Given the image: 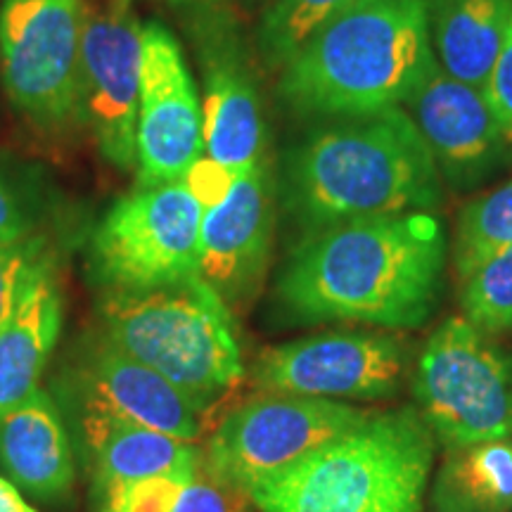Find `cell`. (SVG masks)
Listing matches in <instances>:
<instances>
[{
	"label": "cell",
	"mask_w": 512,
	"mask_h": 512,
	"mask_svg": "<svg viewBox=\"0 0 512 512\" xmlns=\"http://www.w3.org/2000/svg\"><path fill=\"white\" fill-rule=\"evenodd\" d=\"M444 264V228L427 211L342 221L299 242L275 283V304L299 325L420 328L437 311Z\"/></svg>",
	"instance_id": "6da1fadb"
},
{
	"label": "cell",
	"mask_w": 512,
	"mask_h": 512,
	"mask_svg": "<svg viewBox=\"0 0 512 512\" xmlns=\"http://www.w3.org/2000/svg\"><path fill=\"white\" fill-rule=\"evenodd\" d=\"M283 192L306 235L366 216L430 211L441 178L430 147L401 107L330 117L287 152Z\"/></svg>",
	"instance_id": "7a4b0ae2"
},
{
	"label": "cell",
	"mask_w": 512,
	"mask_h": 512,
	"mask_svg": "<svg viewBox=\"0 0 512 512\" xmlns=\"http://www.w3.org/2000/svg\"><path fill=\"white\" fill-rule=\"evenodd\" d=\"M434 64L427 0H363L313 31L278 95L299 117L377 112L406 105Z\"/></svg>",
	"instance_id": "3957f363"
},
{
	"label": "cell",
	"mask_w": 512,
	"mask_h": 512,
	"mask_svg": "<svg viewBox=\"0 0 512 512\" xmlns=\"http://www.w3.org/2000/svg\"><path fill=\"white\" fill-rule=\"evenodd\" d=\"M434 451L415 408L368 413L245 494L261 512H420Z\"/></svg>",
	"instance_id": "277c9868"
},
{
	"label": "cell",
	"mask_w": 512,
	"mask_h": 512,
	"mask_svg": "<svg viewBox=\"0 0 512 512\" xmlns=\"http://www.w3.org/2000/svg\"><path fill=\"white\" fill-rule=\"evenodd\" d=\"M100 335L209 415L245 380L228 306L200 275L152 290H107Z\"/></svg>",
	"instance_id": "5b68a950"
},
{
	"label": "cell",
	"mask_w": 512,
	"mask_h": 512,
	"mask_svg": "<svg viewBox=\"0 0 512 512\" xmlns=\"http://www.w3.org/2000/svg\"><path fill=\"white\" fill-rule=\"evenodd\" d=\"M411 387L415 411L448 451L512 439V354L463 316L432 332Z\"/></svg>",
	"instance_id": "8992f818"
},
{
	"label": "cell",
	"mask_w": 512,
	"mask_h": 512,
	"mask_svg": "<svg viewBox=\"0 0 512 512\" xmlns=\"http://www.w3.org/2000/svg\"><path fill=\"white\" fill-rule=\"evenodd\" d=\"M202 204L183 181L138 188L93 235V273L107 290H152L197 275Z\"/></svg>",
	"instance_id": "52a82bcc"
},
{
	"label": "cell",
	"mask_w": 512,
	"mask_h": 512,
	"mask_svg": "<svg viewBox=\"0 0 512 512\" xmlns=\"http://www.w3.org/2000/svg\"><path fill=\"white\" fill-rule=\"evenodd\" d=\"M342 401L264 392L226 413L204 448L202 472L242 494L366 418Z\"/></svg>",
	"instance_id": "ba28073f"
},
{
	"label": "cell",
	"mask_w": 512,
	"mask_h": 512,
	"mask_svg": "<svg viewBox=\"0 0 512 512\" xmlns=\"http://www.w3.org/2000/svg\"><path fill=\"white\" fill-rule=\"evenodd\" d=\"M83 0H3L0 64L10 98L41 126L79 117Z\"/></svg>",
	"instance_id": "9c48e42d"
},
{
	"label": "cell",
	"mask_w": 512,
	"mask_h": 512,
	"mask_svg": "<svg viewBox=\"0 0 512 512\" xmlns=\"http://www.w3.org/2000/svg\"><path fill=\"white\" fill-rule=\"evenodd\" d=\"M408 370L406 349L392 335L323 332L266 349L256 358L261 392L325 401L389 399Z\"/></svg>",
	"instance_id": "30bf717a"
},
{
	"label": "cell",
	"mask_w": 512,
	"mask_h": 512,
	"mask_svg": "<svg viewBox=\"0 0 512 512\" xmlns=\"http://www.w3.org/2000/svg\"><path fill=\"white\" fill-rule=\"evenodd\" d=\"M64 399L74 408L76 425L114 422L157 430L195 444L204 432V415L169 380L126 356L100 332L83 342L62 375Z\"/></svg>",
	"instance_id": "8fae6325"
},
{
	"label": "cell",
	"mask_w": 512,
	"mask_h": 512,
	"mask_svg": "<svg viewBox=\"0 0 512 512\" xmlns=\"http://www.w3.org/2000/svg\"><path fill=\"white\" fill-rule=\"evenodd\" d=\"M140 43L143 27L126 0L86 10L79 117L93 128L107 162L121 171L138 166Z\"/></svg>",
	"instance_id": "7c38bea8"
},
{
	"label": "cell",
	"mask_w": 512,
	"mask_h": 512,
	"mask_svg": "<svg viewBox=\"0 0 512 512\" xmlns=\"http://www.w3.org/2000/svg\"><path fill=\"white\" fill-rule=\"evenodd\" d=\"M138 185L181 181L202 157V107L181 46L159 22L143 27L138 102Z\"/></svg>",
	"instance_id": "4fadbf2b"
},
{
	"label": "cell",
	"mask_w": 512,
	"mask_h": 512,
	"mask_svg": "<svg viewBox=\"0 0 512 512\" xmlns=\"http://www.w3.org/2000/svg\"><path fill=\"white\" fill-rule=\"evenodd\" d=\"M406 105L439 174L453 190L477 188L512 157L482 88L453 79L439 64Z\"/></svg>",
	"instance_id": "5bb4252c"
},
{
	"label": "cell",
	"mask_w": 512,
	"mask_h": 512,
	"mask_svg": "<svg viewBox=\"0 0 512 512\" xmlns=\"http://www.w3.org/2000/svg\"><path fill=\"white\" fill-rule=\"evenodd\" d=\"M273 238V185L264 162L240 171L228 195L204 209L197 275L223 299L242 304L264 278Z\"/></svg>",
	"instance_id": "9a60e30c"
},
{
	"label": "cell",
	"mask_w": 512,
	"mask_h": 512,
	"mask_svg": "<svg viewBox=\"0 0 512 512\" xmlns=\"http://www.w3.org/2000/svg\"><path fill=\"white\" fill-rule=\"evenodd\" d=\"M204 72L202 143L211 162L240 174L261 162L264 121L252 69L228 27L200 31Z\"/></svg>",
	"instance_id": "2e32d148"
},
{
	"label": "cell",
	"mask_w": 512,
	"mask_h": 512,
	"mask_svg": "<svg viewBox=\"0 0 512 512\" xmlns=\"http://www.w3.org/2000/svg\"><path fill=\"white\" fill-rule=\"evenodd\" d=\"M0 470L38 501H60L72 491V439L60 406L43 387L0 420Z\"/></svg>",
	"instance_id": "e0dca14e"
},
{
	"label": "cell",
	"mask_w": 512,
	"mask_h": 512,
	"mask_svg": "<svg viewBox=\"0 0 512 512\" xmlns=\"http://www.w3.org/2000/svg\"><path fill=\"white\" fill-rule=\"evenodd\" d=\"M62 311L55 261L48 256L0 328V420L41 387L38 382L62 330Z\"/></svg>",
	"instance_id": "ac0fdd59"
},
{
	"label": "cell",
	"mask_w": 512,
	"mask_h": 512,
	"mask_svg": "<svg viewBox=\"0 0 512 512\" xmlns=\"http://www.w3.org/2000/svg\"><path fill=\"white\" fill-rule=\"evenodd\" d=\"M79 434L93 470V494L133 479L171 477L190 484L202 475L204 453L192 441L114 422H83Z\"/></svg>",
	"instance_id": "d6986e66"
},
{
	"label": "cell",
	"mask_w": 512,
	"mask_h": 512,
	"mask_svg": "<svg viewBox=\"0 0 512 512\" xmlns=\"http://www.w3.org/2000/svg\"><path fill=\"white\" fill-rule=\"evenodd\" d=\"M510 0H427L434 60L448 76L482 88L501 50Z\"/></svg>",
	"instance_id": "ffe728a7"
},
{
	"label": "cell",
	"mask_w": 512,
	"mask_h": 512,
	"mask_svg": "<svg viewBox=\"0 0 512 512\" xmlns=\"http://www.w3.org/2000/svg\"><path fill=\"white\" fill-rule=\"evenodd\" d=\"M434 512H512V439L451 448L432 486Z\"/></svg>",
	"instance_id": "44dd1931"
},
{
	"label": "cell",
	"mask_w": 512,
	"mask_h": 512,
	"mask_svg": "<svg viewBox=\"0 0 512 512\" xmlns=\"http://www.w3.org/2000/svg\"><path fill=\"white\" fill-rule=\"evenodd\" d=\"M508 247H512V181L475 197L460 211L453 249L460 278Z\"/></svg>",
	"instance_id": "7402d4cb"
},
{
	"label": "cell",
	"mask_w": 512,
	"mask_h": 512,
	"mask_svg": "<svg viewBox=\"0 0 512 512\" xmlns=\"http://www.w3.org/2000/svg\"><path fill=\"white\" fill-rule=\"evenodd\" d=\"M363 0H273L261 17L259 50L271 67H285L316 29Z\"/></svg>",
	"instance_id": "603a6c76"
},
{
	"label": "cell",
	"mask_w": 512,
	"mask_h": 512,
	"mask_svg": "<svg viewBox=\"0 0 512 512\" xmlns=\"http://www.w3.org/2000/svg\"><path fill=\"white\" fill-rule=\"evenodd\" d=\"M460 304L467 323L486 335L512 332V247L503 249L463 278Z\"/></svg>",
	"instance_id": "cb8c5ba5"
},
{
	"label": "cell",
	"mask_w": 512,
	"mask_h": 512,
	"mask_svg": "<svg viewBox=\"0 0 512 512\" xmlns=\"http://www.w3.org/2000/svg\"><path fill=\"white\" fill-rule=\"evenodd\" d=\"M50 256L46 240L29 238L0 242V328L15 313L19 299L27 290L31 275Z\"/></svg>",
	"instance_id": "d4e9b609"
},
{
	"label": "cell",
	"mask_w": 512,
	"mask_h": 512,
	"mask_svg": "<svg viewBox=\"0 0 512 512\" xmlns=\"http://www.w3.org/2000/svg\"><path fill=\"white\" fill-rule=\"evenodd\" d=\"M183 486L171 477H145L105 486L95 498L100 512H174Z\"/></svg>",
	"instance_id": "484cf974"
},
{
	"label": "cell",
	"mask_w": 512,
	"mask_h": 512,
	"mask_svg": "<svg viewBox=\"0 0 512 512\" xmlns=\"http://www.w3.org/2000/svg\"><path fill=\"white\" fill-rule=\"evenodd\" d=\"M484 98L489 102L494 117L498 119V126H501L505 140L512 147V0L501 50H498L496 64L484 86Z\"/></svg>",
	"instance_id": "4316f807"
},
{
	"label": "cell",
	"mask_w": 512,
	"mask_h": 512,
	"mask_svg": "<svg viewBox=\"0 0 512 512\" xmlns=\"http://www.w3.org/2000/svg\"><path fill=\"white\" fill-rule=\"evenodd\" d=\"M249 498L240 489L226 486L202 472L195 482L185 484L174 512H249Z\"/></svg>",
	"instance_id": "83f0119b"
},
{
	"label": "cell",
	"mask_w": 512,
	"mask_h": 512,
	"mask_svg": "<svg viewBox=\"0 0 512 512\" xmlns=\"http://www.w3.org/2000/svg\"><path fill=\"white\" fill-rule=\"evenodd\" d=\"M235 176L238 174L223 169L221 164L211 162L209 157H200L188 171H185L181 181L185 183V188L192 192V197L202 204V209H209L228 195Z\"/></svg>",
	"instance_id": "f1b7e54d"
},
{
	"label": "cell",
	"mask_w": 512,
	"mask_h": 512,
	"mask_svg": "<svg viewBox=\"0 0 512 512\" xmlns=\"http://www.w3.org/2000/svg\"><path fill=\"white\" fill-rule=\"evenodd\" d=\"M31 216L19 192L5 176H0V242L29 238Z\"/></svg>",
	"instance_id": "f546056e"
},
{
	"label": "cell",
	"mask_w": 512,
	"mask_h": 512,
	"mask_svg": "<svg viewBox=\"0 0 512 512\" xmlns=\"http://www.w3.org/2000/svg\"><path fill=\"white\" fill-rule=\"evenodd\" d=\"M0 512H38L34 505L27 503L22 491L15 484L0 477Z\"/></svg>",
	"instance_id": "4dcf8cb0"
}]
</instances>
